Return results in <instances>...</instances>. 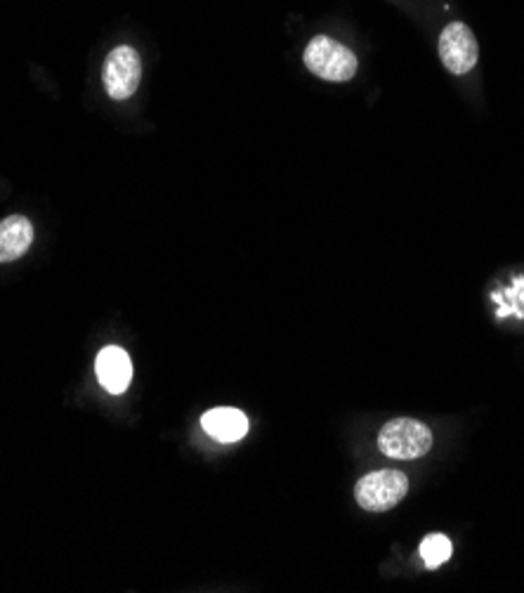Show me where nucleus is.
Returning <instances> with one entry per match:
<instances>
[{"label":"nucleus","mask_w":524,"mask_h":593,"mask_svg":"<svg viewBox=\"0 0 524 593\" xmlns=\"http://www.w3.org/2000/svg\"><path fill=\"white\" fill-rule=\"evenodd\" d=\"M433 431L423 421L416 419H392L387 421L379 433V450L400 461L421 459L433 450Z\"/></svg>","instance_id":"f257e3e1"},{"label":"nucleus","mask_w":524,"mask_h":593,"mask_svg":"<svg viewBox=\"0 0 524 593\" xmlns=\"http://www.w3.org/2000/svg\"><path fill=\"white\" fill-rule=\"evenodd\" d=\"M305 67L324 81L345 83L357 73V54L343 43L329 39V36H316L305 48Z\"/></svg>","instance_id":"f03ea898"},{"label":"nucleus","mask_w":524,"mask_h":593,"mask_svg":"<svg viewBox=\"0 0 524 593\" xmlns=\"http://www.w3.org/2000/svg\"><path fill=\"white\" fill-rule=\"evenodd\" d=\"M409 492V478L400 471H373L357 480L354 499L369 513H383L395 509Z\"/></svg>","instance_id":"7ed1b4c3"},{"label":"nucleus","mask_w":524,"mask_h":593,"mask_svg":"<svg viewBox=\"0 0 524 593\" xmlns=\"http://www.w3.org/2000/svg\"><path fill=\"white\" fill-rule=\"evenodd\" d=\"M102 81L111 100L133 98L142 81V60L135 48L119 46L109 52Z\"/></svg>","instance_id":"20e7f679"},{"label":"nucleus","mask_w":524,"mask_h":593,"mask_svg":"<svg viewBox=\"0 0 524 593\" xmlns=\"http://www.w3.org/2000/svg\"><path fill=\"white\" fill-rule=\"evenodd\" d=\"M440 58L442 64L456 73V77H463V73L475 69L480 58L475 33L461 22L449 24L440 36Z\"/></svg>","instance_id":"39448f33"},{"label":"nucleus","mask_w":524,"mask_h":593,"mask_svg":"<svg viewBox=\"0 0 524 593\" xmlns=\"http://www.w3.org/2000/svg\"><path fill=\"white\" fill-rule=\"evenodd\" d=\"M95 372L107 393L121 395L128 391L130 379H133V362H130V355L123 348L107 345L100 350Z\"/></svg>","instance_id":"423d86ee"},{"label":"nucleus","mask_w":524,"mask_h":593,"mask_svg":"<svg viewBox=\"0 0 524 593\" xmlns=\"http://www.w3.org/2000/svg\"><path fill=\"white\" fill-rule=\"evenodd\" d=\"M203 431L218 442H236L249 433V419L232 406H218L201 416Z\"/></svg>","instance_id":"0eeeda50"},{"label":"nucleus","mask_w":524,"mask_h":593,"mask_svg":"<svg viewBox=\"0 0 524 593\" xmlns=\"http://www.w3.org/2000/svg\"><path fill=\"white\" fill-rule=\"evenodd\" d=\"M33 242V225L24 215H10L0 222V263L22 258Z\"/></svg>","instance_id":"6e6552de"},{"label":"nucleus","mask_w":524,"mask_h":593,"mask_svg":"<svg viewBox=\"0 0 524 593\" xmlns=\"http://www.w3.org/2000/svg\"><path fill=\"white\" fill-rule=\"evenodd\" d=\"M452 551H454V546H452V540H449V536L430 534L421 544V559L430 570H435L452 559Z\"/></svg>","instance_id":"1a4fd4ad"},{"label":"nucleus","mask_w":524,"mask_h":593,"mask_svg":"<svg viewBox=\"0 0 524 593\" xmlns=\"http://www.w3.org/2000/svg\"><path fill=\"white\" fill-rule=\"evenodd\" d=\"M494 299L501 303L498 318H505V314H520V318H524V280H517L515 287L505 289L503 293H494Z\"/></svg>","instance_id":"9d476101"}]
</instances>
